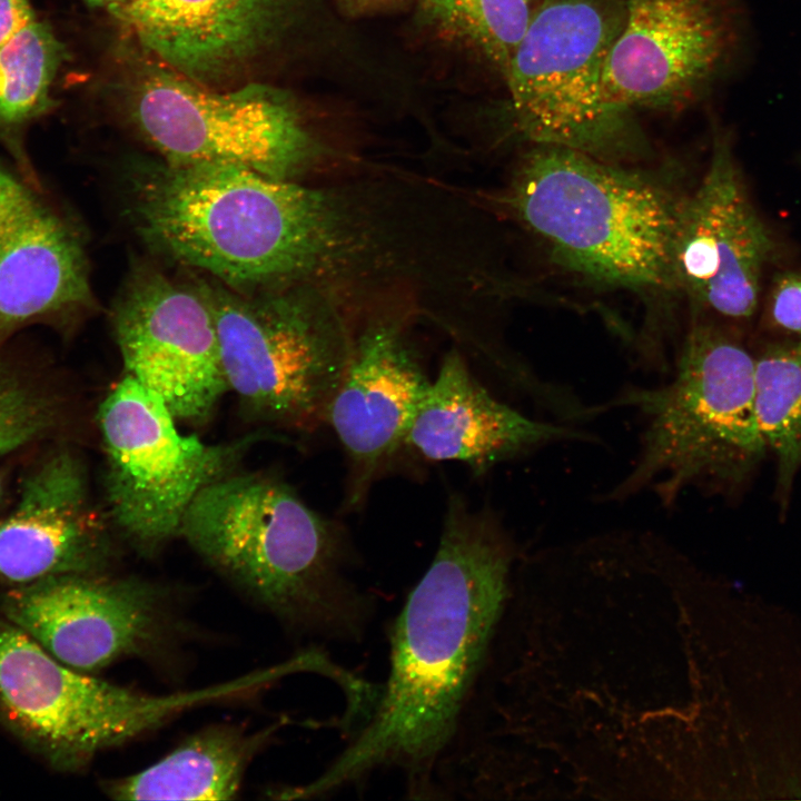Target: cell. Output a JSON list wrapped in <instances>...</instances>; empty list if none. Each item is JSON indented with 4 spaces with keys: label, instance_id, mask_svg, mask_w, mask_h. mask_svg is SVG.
I'll use <instances>...</instances> for the list:
<instances>
[{
    "label": "cell",
    "instance_id": "6da1fadb",
    "mask_svg": "<svg viewBox=\"0 0 801 801\" xmlns=\"http://www.w3.org/2000/svg\"><path fill=\"white\" fill-rule=\"evenodd\" d=\"M144 240L231 289L340 290L385 279L403 227L380 184L315 188L228 165L142 164L129 179Z\"/></svg>",
    "mask_w": 801,
    "mask_h": 801
},
{
    "label": "cell",
    "instance_id": "7a4b0ae2",
    "mask_svg": "<svg viewBox=\"0 0 801 801\" xmlns=\"http://www.w3.org/2000/svg\"><path fill=\"white\" fill-rule=\"evenodd\" d=\"M514 550L491 515L449 497L435 555L389 629V672L367 720L299 799L397 771L431 800L434 774L483 670L511 596Z\"/></svg>",
    "mask_w": 801,
    "mask_h": 801
},
{
    "label": "cell",
    "instance_id": "3957f363",
    "mask_svg": "<svg viewBox=\"0 0 801 801\" xmlns=\"http://www.w3.org/2000/svg\"><path fill=\"white\" fill-rule=\"evenodd\" d=\"M214 570L287 625L336 642L360 641L374 597L347 575V536L285 481L230 472L204 487L180 535Z\"/></svg>",
    "mask_w": 801,
    "mask_h": 801
},
{
    "label": "cell",
    "instance_id": "277c9868",
    "mask_svg": "<svg viewBox=\"0 0 801 801\" xmlns=\"http://www.w3.org/2000/svg\"><path fill=\"white\" fill-rule=\"evenodd\" d=\"M684 200L647 172L548 145L528 150L507 192L508 207L553 263L639 293L678 287Z\"/></svg>",
    "mask_w": 801,
    "mask_h": 801
},
{
    "label": "cell",
    "instance_id": "5b68a950",
    "mask_svg": "<svg viewBox=\"0 0 801 801\" xmlns=\"http://www.w3.org/2000/svg\"><path fill=\"white\" fill-rule=\"evenodd\" d=\"M605 405L632 408L644 423L635 463L605 501L651 492L670 505L690 487L732 490L768 449L756 415L754 356L710 320H694L688 330L670 382L629 386Z\"/></svg>",
    "mask_w": 801,
    "mask_h": 801
},
{
    "label": "cell",
    "instance_id": "8992f818",
    "mask_svg": "<svg viewBox=\"0 0 801 801\" xmlns=\"http://www.w3.org/2000/svg\"><path fill=\"white\" fill-rule=\"evenodd\" d=\"M198 289L215 322L228 389L241 408L286 429L325 423L354 343L338 297L307 286L250 297L216 280Z\"/></svg>",
    "mask_w": 801,
    "mask_h": 801
},
{
    "label": "cell",
    "instance_id": "52a82bcc",
    "mask_svg": "<svg viewBox=\"0 0 801 801\" xmlns=\"http://www.w3.org/2000/svg\"><path fill=\"white\" fill-rule=\"evenodd\" d=\"M625 0H543L506 71L511 134L620 162L647 152L634 112L611 105L603 78Z\"/></svg>",
    "mask_w": 801,
    "mask_h": 801
},
{
    "label": "cell",
    "instance_id": "ba28073f",
    "mask_svg": "<svg viewBox=\"0 0 801 801\" xmlns=\"http://www.w3.org/2000/svg\"><path fill=\"white\" fill-rule=\"evenodd\" d=\"M236 693L231 680L166 695L136 692L63 664L0 620V722L60 771L80 770L101 751Z\"/></svg>",
    "mask_w": 801,
    "mask_h": 801
},
{
    "label": "cell",
    "instance_id": "9c48e42d",
    "mask_svg": "<svg viewBox=\"0 0 801 801\" xmlns=\"http://www.w3.org/2000/svg\"><path fill=\"white\" fill-rule=\"evenodd\" d=\"M97 421L107 515L116 533L145 554L180 535L194 498L230 473L251 443L208 444L182 434L164 400L129 375L101 402Z\"/></svg>",
    "mask_w": 801,
    "mask_h": 801
},
{
    "label": "cell",
    "instance_id": "30bf717a",
    "mask_svg": "<svg viewBox=\"0 0 801 801\" xmlns=\"http://www.w3.org/2000/svg\"><path fill=\"white\" fill-rule=\"evenodd\" d=\"M132 109L145 138L170 162L238 166L296 180L326 155L294 100L266 85L215 91L169 68L151 70Z\"/></svg>",
    "mask_w": 801,
    "mask_h": 801
},
{
    "label": "cell",
    "instance_id": "8fae6325",
    "mask_svg": "<svg viewBox=\"0 0 801 801\" xmlns=\"http://www.w3.org/2000/svg\"><path fill=\"white\" fill-rule=\"evenodd\" d=\"M625 7L603 78L606 100L620 109H683L741 56V0H625Z\"/></svg>",
    "mask_w": 801,
    "mask_h": 801
},
{
    "label": "cell",
    "instance_id": "7c38bea8",
    "mask_svg": "<svg viewBox=\"0 0 801 801\" xmlns=\"http://www.w3.org/2000/svg\"><path fill=\"white\" fill-rule=\"evenodd\" d=\"M0 610L57 660L86 673L152 650L172 623L158 586L102 572L13 585L0 596Z\"/></svg>",
    "mask_w": 801,
    "mask_h": 801
},
{
    "label": "cell",
    "instance_id": "4fadbf2b",
    "mask_svg": "<svg viewBox=\"0 0 801 801\" xmlns=\"http://www.w3.org/2000/svg\"><path fill=\"white\" fill-rule=\"evenodd\" d=\"M127 375L178 422L202 424L229 392L215 322L199 291L158 273L136 277L113 313Z\"/></svg>",
    "mask_w": 801,
    "mask_h": 801
},
{
    "label": "cell",
    "instance_id": "5bb4252c",
    "mask_svg": "<svg viewBox=\"0 0 801 801\" xmlns=\"http://www.w3.org/2000/svg\"><path fill=\"white\" fill-rule=\"evenodd\" d=\"M775 251V240L746 192L729 134L720 129L706 171L684 200L675 249L678 288L696 308L725 319H750Z\"/></svg>",
    "mask_w": 801,
    "mask_h": 801
},
{
    "label": "cell",
    "instance_id": "9a60e30c",
    "mask_svg": "<svg viewBox=\"0 0 801 801\" xmlns=\"http://www.w3.org/2000/svg\"><path fill=\"white\" fill-rule=\"evenodd\" d=\"M429 383L399 324L377 320L354 337L325 418L347 455L348 508L364 502L379 469L404 445Z\"/></svg>",
    "mask_w": 801,
    "mask_h": 801
},
{
    "label": "cell",
    "instance_id": "2e32d148",
    "mask_svg": "<svg viewBox=\"0 0 801 801\" xmlns=\"http://www.w3.org/2000/svg\"><path fill=\"white\" fill-rule=\"evenodd\" d=\"M112 531L107 512L91 502L83 464L59 449L27 476L16 505L0 518V581L13 586L102 572L116 552Z\"/></svg>",
    "mask_w": 801,
    "mask_h": 801
},
{
    "label": "cell",
    "instance_id": "e0dca14e",
    "mask_svg": "<svg viewBox=\"0 0 801 801\" xmlns=\"http://www.w3.org/2000/svg\"><path fill=\"white\" fill-rule=\"evenodd\" d=\"M38 192L0 167V344L91 304L80 238Z\"/></svg>",
    "mask_w": 801,
    "mask_h": 801
},
{
    "label": "cell",
    "instance_id": "ac0fdd59",
    "mask_svg": "<svg viewBox=\"0 0 801 801\" xmlns=\"http://www.w3.org/2000/svg\"><path fill=\"white\" fill-rule=\"evenodd\" d=\"M592 437L567 425L527 417L496 399L471 373L457 349L429 383L404 445L429 461H454L483 474L537 447Z\"/></svg>",
    "mask_w": 801,
    "mask_h": 801
},
{
    "label": "cell",
    "instance_id": "d6986e66",
    "mask_svg": "<svg viewBox=\"0 0 801 801\" xmlns=\"http://www.w3.org/2000/svg\"><path fill=\"white\" fill-rule=\"evenodd\" d=\"M288 0H126L116 16L169 69L205 82L255 59L278 33Z\"/></svg>",
    "mask_w": 801,
    "mask_h": 801
},
{
    "label": "cell",
    "instance_id": "ffe728a7",
    "mask_svg": "<svg viewBox=\"0 0 801 801\" xmlns=\"http://www.w3.org/2000/svg\"><path fill=\"white\" fill-rule=\"evenodd\" d=\"M280 723L249 732L220 724L201 730L158 762L106 783L117 800H230L246 770Z\"/></svg>",
    "mask_w": 801,
    "mask_h": 801
},
{
    "label": "cell",
    "instance_id": "44dd1931",
    "mask_svg": "<svg viewBox=\"0 0 801 801\" xmlns=\"http://www.w3.org/2000/svg\"><path fill=\"white\" fill-rule=\"evenodd\" d=\"M63 55L51 27L38 17L0 44V138L22 179L39 190V178L19 136L51 107L50 92Z\"/></svg>",
    "mask_w": 801,
    "mask_h": 801
},
{
    "label": "cell",
    "instance_id": "7402d4cb",
    "mask_svg": "<svg viewBox=\"0 0 801 801\" xmlns=\"http://www.w3.org/2000/svg\"><path fill=\"white\" fill-rule=\"evenodd\" d=\"M755 407L767 448L775 456L784 506L801 469V336L772 342L754 356Z\"/></svg>",
    "mask_w": 801,
    "mask_h": 801
},
{
    "label": "cell",
    "instance_id": "603a6c76",
    "mask_svg": "<svg viewBox=\"0 0 801 801\" xmlns=\"http://www.w3.org/2000/svg\"><path fill=\"white\" fill-rule=\"evenodd\" d=\"M438 29L471 44L505 77L528 26L531 0H423Z\"/></svg>",
    "mask_w": 801,
    "mask_h": 801
},
{
    "label": "cell",
    "instance_id": "cb8c5ba5",
    "mask_svg": "<svg viewBox=\"0 0 801 801\" xmlns=\"http://www.w3.org/2000/svg\"><path fill=\"white\" fill-rule=\"evenodd\" d=\"M63 414L62 397L0 350V455L50 435Z\"/></svg>",
    "mask_w": 801,
    "mask_h": 801
},
{
    "label": "cell",
    "instance_id": "d4e9b609",
    "mask_svg": "<svg viewBox=\"0 0 801 801\" xmlns=\"http://www.w3.org/2000/svg\"><path fill=\"white\" fill-rule=\"evenodd\" d=\"M770 327L788 336H801V269L783 271L773 279L767 300Z\"/></svg>",
    "mask_w": 801,
    "mask_h": 801
},
{
    "label": "cell",
    "instance_id": "484cf974",
    "mask_svg": "<svg viewBox=\"0 0 801 801\" xmlns=\"http://www.w3.org/2000/svg\"><path fill=\"white\" fill-rule=\"evenodd\" d=\"M36 17L30 0H0V44Z\"/></svg>",
    "mask_w": 801,
    "mask_h": 801
},
{
    "label": "cell",
    "instance_id": "4316f807",
    "mask_svg": "<svg viewBox=\"0 0 801 801\" xmlns=\"http://www.w3.org/2000/svg\"><path fill=\"white\" fill-rule=\"evenodd\" d=\"M346 3L353 6L356 9H367L374 6L382 4L389 0H344Z\"/></svg>",
    "mask_w": 801,
    "mask_h": 801
},
{
    "label": "cell",
    "instance_id": "83f0119b",
    "mask_svg": "<svg viewBox=\"0 0 801 801\" xmlns=\"http://www.w3.org/2000/svg\"><path fill=\"white\" fill-rule=\"evenodd\" d=\"M90 4L93 6H108L109 8L117 7L125 2L126 0H85Z\"/></svg>",
    "mask_w": 801,
    "mask_h": 801
},
{
    "label": "cell",
    "instance_id": "f1b7e54d",
    "mask_svg": "<svg viewBox=\"0 0 801 801\" xmlns=\"http://www.w3.org/2000/svg\"><path fill=\"white\" fill-rule=\"evenodd\" d=\"M3 493H4V481L3 477L0 474V505L3 500Z\"/></svg>",
    "mask_w": 801,
    "mask_h": 801
}]
</instances>
